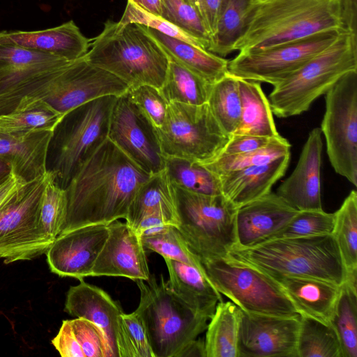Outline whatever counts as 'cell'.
<instances>
[{
  "mask_svg": "<svg viewBox=\"0 0 357 357\" xmlns=\"http://www.w3.org/2000/svg\"><path fill=\"white\" fill-rule=\"evenodd\" d=\"M151 176L106 139L65 189L67 209L59 235L125 219L137 192Z\"/></svg>",
  "mask_w": 357,
  "mask_h": 357,
  "instance_id": "1",
  "label": "cell"
},
{
  "mask_svg": "<svg viewBox=\"0 0 357 357\" xmlns=\"http://www.w3.org/2000/svg\"><path fill=\"white\" fill-rule=\"evenodd\" d=\"M331 31H349L346 0H252L233 50L272 47Z\"/></svg>",
  "mask_w": 357,
  "mask_h": 357,
  "instance_id": "2",
  "label": "cell"
},
{
  "mask_svg": "<svg viewBox=\"0 0 357 357\" xmlns=\"http://www.w3.org/2000/svg\"><path fill=\"white\" fill-rule=\"evenodd\" d=\"M91 63L116 76L130 89L162 86L169 60L146 27L107 20L84 56Z\"/></svg>",
  "mask_w": 357,
  "mask_h": 357,
  "instance_id": "3",
  "label": "cell"
},
{
  "mask_svg": "<svg viewBox=\"0 0 357 357\" xmlns=\"http://www.w3.org/2000/svg\"><path fill=\"white\" fill-rule=\"evenodd\" d=\"M229 256L273 277L320 279L342 285L346 269L331 234L273 239L250 248L234 247Z\"/></svg>",
  "mask_w": 357,
  "mask_h": 357,
  "instance_id": "4",
  "label": "cell"
},
{
  "mask_svg": "<svg viewBox=\"0 0 357 357\" xmlns=\"http://www.w3.org/2000/svg\"><path fill=\"white\" fill-rule=\"evenodd\" d=\"M357 70V34L344 31L298 70L273 86L268 101L276 116L307 111L312 103L345 74Z\"/></svg>",
  "mask_w": 357,
  "mask_h": 357,
  "instance_id": "5",
  "label": "cell"
},
{
  "mask_svg": "<svg viewBox=\"0 0 357 357\" xmlns=\"http://www.w3.org/2000/svg\"><path fill=\"white\" fill-rule=\"evenodd\" d=\"M117 96H105L65 114L50 141L51 172L55 181L66 189L71 179L108 139L113 105Z\"/></svg>",
  "mask_w": 357,
  "mask_h": 357,
  "instance_id": "6",
  "label": "cell"
},
{
  "mask_svg": "<svg viewBox=\"0 0 357 357\" xmlns=\"http://www.w3.org/2000/svg\"><path fill=\"white\" fill-rule=\"evenodd\" d=\"M140 300L135 312L145 326L154 357H178L207 327L209 320L188 307L170 289L162 275L135 282Z\"/></svg>",
  "mask_w": 357,
  "mask_h": 357,
  "instance_id": "7",
  "label": "cell"
},
{
  "mask_svg": "<svg viewBox=\"0 0 357 357\" xmlns=\"http://www.w3.org/2000/svg\"><path fill=\"white\" fill-rule=\"evenodd\" d=\"M202 264L218 292L241 310L280 317H301L282 287L266 272L229 255Z\"/></svg>",
  "mask_w": 357,
  "mask_h": 357,
  "instance_id": "8",
  "label": "cell"
},
{
  "mask_svg": "<svg viewBox=\"0 0 357 357\" xmlns=\"http://www.w3.org/2000/svg\"><path fill=\"white\" fill-rule=\"evenodd\" d=\"M179 225L188 247L200 260L226 257L236 245V208L222 195H208L176 187Z\"/></svg>",
  "mask_w": 357,
  "mask_h": 357,
  "instance_id": "9",
  "label": "cell"
},
{
  "mask_svg": "<svg viewBox=\"0 0 357 357\" xmlns=\"http://www.w3.org/2000/svg\"><path fill=\"white\" fill-rule=\"evenodd\" d=\"M47 172L17 188L0 206V258L5 264L30 260L46 253L54 242L42 230L40 208Z\"/></svg>",
  "mask_w": 357,
  "mask_h": 357,
  "instance_id": "10",
  "label": "cell"
},
{
  "mask_svg": "<svg viewBox=\"0 0 357 357\" xmlns=\"http://www.w3.org/2000/svg\"><path fill=\"white\" fill-rule=\"evenodd\" d=\"M164 157L208 162L217 158L229 139L208 103L169 102L165 121L155 128Z\"/></svg>",
  "mask_w": 357,
  "mask_h": 357,
  "instance_id": "11",
  "label": "cell"
},
{
  "mask_svg": "<svg viewBox=\"0 0 357 357\" xmlns=\"http://www.w3.org/2000/svg\"><path fill=\"white\" fill-rule=\"evenodd\" d=\"M320 130L330 162L357 186V70L342 76L326 93Z\"/></svg>",
  "mask_w": 357,
  "mask_h": 357,
  "instance_id": "12",
  "label": "cell"
},
{
  "mask_svg": "<svg viewBox=\"0 0 357 357\" xmlns=\"http://www.w3.org/2000/svg\"><path fill=\"white\" fill-rule=\"evenodd\" d=\"M341 32H322L272 47L241 51L228 61L229 73L275 86L332 44Z\"/></svg>",
  "mask_w": 357,
  "mask_h": 357,
  "instance_id": "13",
  "label": "cell"
},
{
  "mask_svg": "<svg viewBox=\"0 0 357 357\" xmlns=\"http://www.w3.org/2000/svg\"><path fill=\"white\" fill-rule=\"evenodd\" d=\"M108 139L145 172L153 175L165 169L155 127L127 92L116 98Z\"/></svg>",
  "mask_w": 357,
  "mask_h": 357,
  "instance_id": "14",
  "label": "cell"
},
{
  "mask_svg": "<svg viewBox=\"0 0 357 357\" xmlns=\"http://www.w3.org/2000/svg\"><path fill=\"white\" fill-rule=\"evenodd\" d=\"M128 89L121 79L82 56L59 67L51 90L43 100L64 115L90 100L105 96H119Z\"/></svg>",
  "mask_w": 357,
  "mask_h": 357,
  "instance_id": "15",
  "label": "cell"
},
{
  "mask_svg": "<svg viewBox=\"0 0 357 357\" xmlns=\"http://www.w3.org/2000/svg\"><path fill=\"white\" fill-rule=\"evenodd\" d=\"M301 317L257 314L241 310L238 357H298Z\"/></svg>",
  "mask_w": 357,
  "mask_h": 357,
  "instance_id": "16",
  "label": "cell"
},
{
  "mask_svg": "<svg viewBox=\"0 0 357 357\" xmlns=\"http://www.w3.org/2000/svg\"><path fill=\"white\" fill-rule=\"evenodd\" d=\"M109 234L108 225H90L59 235L46 252L50 271L82 280L92 268Z\"/></svg>",
  "mask_w": 357,
  "mask_h": 357,
  "instance_id": "17",
  "label": "cell"
},
{
  "mask_svg": "<svg viewBox=\"0 0 357 357\" xmlns=\"http://www.w3.org/2000/svg\"><path fill=\"white\" fill-rule=\"evenodd\" d=\"M107 238L92 268L91 276L125 277L135 282L151 277L141 237L126 222L108 225Z\"/></svg>",
  "mask_w": 357,
  "mask_h": 357,
  "instance_id": "18",
  "label": "cell"
},
{
  "mask_svg": "<svg viewBox=\"0 0 357 357\" xmlns=\"http://www.w3.org/2000/svg\"><path fill=\"white\" fill-rule=\"evenodd\" d=\"M298 211L271 192L239 207L235 216L234 247L250 248L268 241Z\"/></svg>",
  "mask_w": 357,
  "mask_h": 357,
  "instance_id": "19",
  "label": "cell"
},
{
  "mask_svg": "<svg viewBox=\"0 0 357 357\" xmlns=\"http://www.w3.org/2000/svg\"><path fill=\"white\" fill-rule=\"evenodd\" d=\"M323 142L320 128L312 129L307 137L298 163L276 193L298 211L322 209L321 165Z\"/></svg>",
  "mask_w": 357,
  "mask_h": 357,
  "instance_id": "20",
  "label": "cell"
},
{
  "mask_svg": "<svg viewBox=\"0 0 357 357\" xmlns=\"http://www.w3.org/2000/svg\"><path fill=\"white\" fill-rule=\"evenodd\" d=\"M0 44H11L50 54L68 61L84 56L89 50L90 42L73 20L45 30L0 32Z\"/></svg>",
  "mask_w": 357,
  "mask_h": 357,
  "instance_id": "21",
  "label": "cell"
},
{
  "mask_svg": "<svg viewBox=\"0 0 357 357\" xmlns=\"http://www.w3.org/2000/svg\"><path fill=\"white\" fill-rule=\"evenodd\" d=\"M291 153L268 163L252 166L218 176L221 195L236 208L271 192L285 174Z\"/></svg>",
  "mask_w": 357,
  "mask_h": 357,
  "instance_id": "22",
  "label": "cell"
},
{
  "mask_svg": "<svg viewBox=\"0 0 357 357\" xmlns=\"http://www.w3.org/2000/svg\"><path fill=\"white\" fill-rule=\"evenodd\" d=\"M71 286L67 294L64 310L76 318L88 319L105 332L114 357H118L116 335L118 319L123 312L120 304L103 289L86 282Z\"/></svg>",
  "mask_w": 357,
  "mask_h": 357,
  "instance_id": "23",
  "label": "cell"
},
{
  "mask_svg": "<svg viewBox=\"0 0 357 357\" xmlns=\"http://www.w3.org/2000/svg\"><path fill=\"white\" fill-rule=\"evenodd\" d=\"M54 131L14 135L0 132V158L12 167L13 174L26 183L47 172L49 145Z\"/></svg>",
  "mask_w": 357,
  "mask_h": 357,
  "instance_id": "24",
  "label": "cell"
},
{
  "mask_svg": "<svg viewBox=\"0 0 357 357\" xmlns=\"http://www.w3.org/2000/svg\"><path fill=\"white\" fill-rule=\"evenodd\" d=\"M273 278L282 287L301 317H309L325 324L331 325L341 286L311 278Z\"/></svg>",
  "mask_w": 357,
  "mask_h": 357,
  "instance_id": "25",
  "label": "cell"
},
{
  "mask_svg": "<svg viewBox=\"0 0 357 357\" xmlns=\"http://www.w3.org/2000/svg\"><path fill=\"white\" fill-rule=\"evenodd\" d=\"M163 259L169 272L167 282L172 291L194 312L210 319L222 298L204 267Z\"/></svg>",
  "mask_w": 357,
  "mask_h": 357,
  "instance_id": "26",
  "label": "cell"
},
{
  "mask_svg": "<svg viewBox=\"0 0 357 357\" xmlns=\"http://www.w3.org/2000/svg\"><path fill=\"white\" fill-rule=\"evenodd\" d=\"M146 29L160 45L169 60L183 66L208 83L213 84L229 73V60L224 57L153 29L146 27Z\"/></svg>",
  "mask_w": 357,
  "mask_h": 357,
  "instance_id": "27",
  "label": "cell"
},
{
  "mask_svg": "<svg viewBox=\"0 0 357 357\" xmlns=\"http://www.w3.org/2000/svg\"><path fill=\"white\" fill-rule=\"evenodd\" d=\"M158 213L176 227L179 225L176 195L165 169L151 175L137 192L125 218L134 228L144 216Z\"/></svg>",
  "mask_w": 357,
  "mask_h": 357,
  "instance_id": "28",
  "label": "cell"
},
{
  "mask_svg": "<svg viewBox=\"0 0 357 357\" xmlns=\"http://www.w3.org/2000/svg\"><path fill=\"white\" fill-rule=\"evenodd\" d=\"M238 79L242 109L240 123L233 135L280 137L268 99L261 83Z\"/></svg>",
  "mask_w": 357,
  "mask_h": 357,
  "instance_id": "29",
  "label": "cell"
},
{
  "mask_svg": "<svg viewBox=\"0 0 357 357\" xmlns=\"http://www.w3.org/2000/svg\"><path fill=\"white\" fill-rule=\"evenodd\" d=\"M69 61L11 44H0V93L33 73Z\"/></svg>",
  "mask_w": 357,
  "mask_h": 357,
  "instance_id": "30",
  "label": "cell"
},
{
  "mask_svg": "<svg viewBox=\"0 0 357 357\" xmlns=\"http://www.w3.org/2000/svg\"><path fill=\"white\" fill-rule=\"evenodd\" d=\"M63 116L44 100L25 97L13 110L0 116V132L22 135L54 131Z\"/></svg>",
  "mask_w": 357,
  "mask_h": 357,
  "instance_id": "31",
  "label": "cell"
},
{
  "mask_svg": "<svg viewBox=\"0 0 357 357\" xmlns=\"http://www.w3.org/2000/svg\"><path fill=\"white\" fill-rule=\"evenodd\" d=\"M241 309L234 303L220 301L206 327V357H238Z\"/></svg>",
  "mask_w": 357,
  "mask_h": 357,
  "instance_id": "32",
  "label": "cell"
},
{
  "mask_svg": "<svg viewBox=\"0 0 357 357\" xmlns=\"http://www.w3.org/2000/svg\"><path fill=\"white\" fill-rule=\"evenodd\" d=\"M252 0H223L214 33L207 50L221 57L234 52L246 25Z\"/></svg>",
  "mask_w": 357,
  "mask_h": 357,
  "instance_id": "33",
  "label": "cell"
},
{
  "mask_svg": "<svg viewBox=\"0 0 357 357\" xmlns=\"http://www.w3.org/2000/svg\"><path fill=\"white\" fill-rule=\"evenodd\" d=\"M212 85L183 66L169 60L165 80L159 89L168 103L199 105L207 102Z\"/></svg>",
  "mask_w": 357,
  "mask_h": 357,
  "instance_id": "34",
  "label": "cell"
},
{
  "mask_svg": "<svg viewBox=\"0 0 357 357\" xmlns=\"http://www.w3.org/2000/svg\"><path fill=\"white\" fill-rule=\"evenodd\" d=\"M207 103L221 128L231 137L236 130L241 117L238 79L228 73L213 84Z\"/></svg>",
  "mask_w": 357,
  "mask_h": 357,
  "instance_id": "35",
  "label": "cell"
},
{
  "mask_svg": "<svg viewBox=\"0 0 357 357\" xmlns=\"http://www.w3.org/2000/svg\"><path fill=\"white\" fill-rule=\"evenodd\" d=\"M165 159V171L174 186L198 194L221 195L218 176L202 164L176 157Z\"/></svg>",
  "mask_w": 357,
  "mask_h": 357,
  "instance_id": "36",
  "label": "cell"
},
{
  "mask_svg": "<svg viewBox=\"0 0 357 357\" xmlns=\"http://www.w3.org/2000/svg\"><path fill=\"white\" fill-rule=\"evenodd\" d=\"M298 357H342L337 335L332 325L302 316L297 342Z\"/></svg>",
  "mask_w": 357,
  "mask_h": 357,
  "instance_id": "37",
  "label": "cell"
},
{
  "mask_svg": "<svg viewBox=\"0 0 357 357\" xmlns=\"http://www.w3.org/2000/svg\"><path fill=\"white\" fill-rule=\"evenodd\" d=\"M332 236L347 272L357 270V192L353 190L335 213Z\"/></svg>",
  "mask_w": 357,
  "mask_h": 357,
  "instance_id": "38",
  "label": "cell"
},
{
  "mask_svg": "<svg viewBox=\"0 0 357 357\" xmlns=\"http://www.w3.org/2000/svg\"><path fill=\"white\" fill-rule=\"evenodd\" d=\"M342 357H357V288L344 282L331 320Z\"/></svg>",
  "mask_w": 357,
  "mask_h": 357,
  "instance_id": "39",
  "label": "cell"
},
{
  "mask_svg": "<svg viewBox=\"0 0 357 357\" xmlns=\"http://www.w3.org/2000/svg\"><path fill=\"white\" fill-rule=\"evenodd\" d=\"M291 144L280 136L268 145L257 150L234 155H221L202 164L217 176L229 172L268 163L290 153Z\"/></svg>",
  "mask_w": 357,
  "mask_h": 357,
  "instance_id": "40",
  "label": "cell"
},
{
  "mask_svg": "<svg viewBox=\"0 0 357 357\" xmlns=\"http://www.w3.org/2000/svg\"><path fill=\"white\" fill-rule=\"evenodd\" d=\"M160 17L195 39L207 50L211 35L198 7L191 0H162Z\"/></svg>",
  "mask_w": 357,
  "mask_h": 357,
  "instance_id": "41",
  "label": "cell"
},
{
  "mask_svg": "<svg viewBox=\"0 0 357 357\" xmlns=\"http://www.w3.org/2000/svg\"><path fill=\"white\" fill-rule=\"evenodd\" d=\"M116 347L118 357H154L144 322L135 311L119 315Z\"/></svg>",
  "mask_w": 357,
  "mask_h": 357,
  "instance_id": "42",
  "label": "cell"
},
{
  "mask_svg": "<svg viewBox=\"0 0 357 357\" xmlns=\"http://www.w3.org/2000/svg\"><path fill=\"white\" fill-rule=\"evenodd\" d=\"M141 240L145 250L155 252L163 258L203 268L175 226L167 225L154 233L142 236Z\"/></svg>",
  "mask_w": 357,
  "mask_h": 357,
  "instance_id": "43",
  "label": "cell"
},
{
  "mask_svg": "<svg viewBox=\"0 0 357 357\" xmlns=\"http://www.w3.org/2000/svg\"><path fill=\"white\" fill-rule=\"evenodd\" d=\"M334 222V213H326L323 209L299 211L268 240L332 234Z\"/></svg>",
  "mask_w": 357,
  "mask_h": 357,
  "instance_id": "44",
  "label": "cell"
},
{
  "mask_svg": "<svg viewBox=\"0 0 357 357\" xmlns=\"http://www.w3.org/2000/svg\"><path fill=\"white\" fill-rule=\"evenodd\" d=\"M50 172L40 208V225L43 231L54 241L66 217L67 197L66 190L57 184L54 175Z\"/></svg>",
  "mask_w": 357,
  "mask_h": 357,
  "instance_id": "45",
  "label": "cell"
},
{
  "mask_svg": "<svg viewBox=\"0 0 357 357\" xmlns=\"http://www.w3.org/2000/svg\"><path fill=\"white\" fill-rule=\"evenodd\" d=\"M75 335L85 357H114L105 332L84 318L70 320Z\"/></svg>",
  "mask_w": 357,
  "mask_h": 357,
  "instance_id": "46",
  "label": "cell"
},
{
  "mask_svg": "<svg viewBox=\"0 0 357 357\" xmlns=\"http://www.w3.org/2000/svg\"><path fill=\"white\" fill-rule=\"evenodd\" d=\"M119 22L121 23H137L146 27L153 29L166 36L178 38L203 48L198 41L171 22L160 16L145 12L129 2L127 3Z\"/></svg>",
  "mask_w": 357,
  "mask_h": 357,
  "instance_id": "47",
  "label": "cell"
},
{
  "mask_svg": "<svg viewBox=\"0 0 357 357\" xmlns=\"http://www.w3.org/2000/svg\"><path fill=\"white\" fill-rule=\"evenodd\" d=\"M127 94L155 128L162 126L168 102L159 89L150 85H141L128 89Z\"/></svg>",
  "mask_w": 357,
  "mask_h": 357,
  "instance_id": "48",
  "label": "cell"
},
{
  "mask_svg": "<svg viewBox=\"0 0 357 357\" xmlns=\"http://www.w3.org/2000/svg\"><path fill=\"white\" fill-rule=\"evenodd\" d=\"M278 137L233 135L229 137L219 155L239 154L257 150L268 145Z\"/></svg>",
  "mask_w": 357,
  "mask_h": 357,
  "instance_id": "49",
  "label": "cell"
},
{
  "mask_svg": "<svg viewBox=\"0 0 357 357\" xmlns=\"http://www.w3.org/2000/svg\"><path fill=\"white\" fill-rule=\"evenodd\" d=\"M52 344L63 357H85L75 335L70 320H64Z\"/></svg>",
  "mask_w": 357,
  "mask_h": 357,
  "instance_id": "50",
  "label": "cell"
},
{
  "mask_svg": "<svg viewBox=\"0 0 357 357\" xmlns=\"http://www.w3.org/2000/svg\"><path fill=\"white\" fill-rule=\"evenodd\" d=\"M198 8L211 36L214 33L223 0H197Z\"/></svg>",
  "mask_w": 357,
  "mask_h": 357,
  "instance_id": "51",
  "label": "cell"
},
{
  "mask_svg": "<svg viewBox=\"0 0 357 357\" xmlns=\"http://www.w3.org/2000/svg\"><path fill=\"white\" fill-rule=\"evenodd\" d=\"M178 357H206L204 340L196 338L191 341L179 353Z\"/></svg>",
  "mask_w": 357,
  "mask_h": 357,
  "instance_id": "52",
  "label": "cell"
},
{
  "mask_svg": "<svg viewBox=\"0 0 357 357\" xmlns=\"http://www.w3.org/2000/svg\"><path fill=\"white\" fill-rule=\"evenodd\" d=\"M24 183L13 174L0 185V206L17 188Z\"/></svg>",
  "mask_w": 357,
  "mask_h": 357,
  "instance_id": "53",
  "label": "cell"
},
{
  "mask_svg": "<svg viewBox=\"0 0 357 357\" xmlns=\"http://www.w3.org/2000/svg\"><path fill=\"white\" fill-rule=\"evenodd\" d=\"M128 2L145 12L160 16L162 0H128Z\"/></svg>",
  "mask_w": 357,
  "mask_h": 357,
  "instance_id": "54",
  "label": "cell"
},
{
  "mask_svg": "<svg viewBox=\"0 0 357 357\" xmlns=\"http://www.w3.org/2000/svg\"><path fill=\"white\" fill-rule=\"evenodd\" d=\"M13 175L11 165L0 158V185Z\"/></svg>",
  "mask_w": 357,
  "mask_h": 357,
  "instance_id": "55",
  "label": "cell"
},
{
  "mask_svg": "<svg viewBox=\"0 0 357 357\" xmlns=\"http://www.w3.org/2000/svg\"><path fill=\"white\" fill-rule=\"evenodd\" d=\"M197 7H198V2L197 0H191Z\"/></svg>",
  "mask_w": 357,
  "mask_h": 357,
  "instance_id": "56",
  "label": "cell"
}]
</instances>
